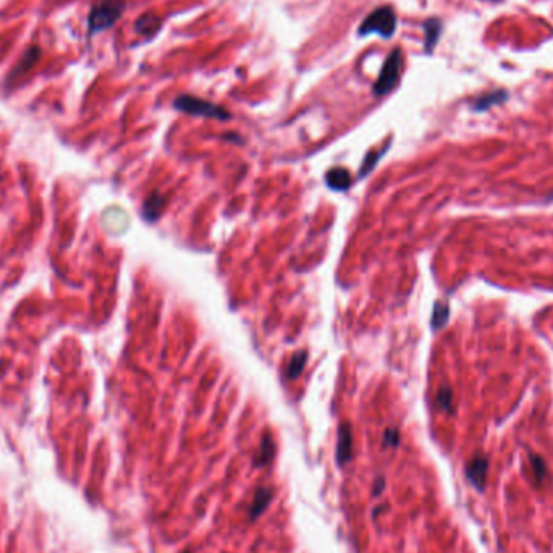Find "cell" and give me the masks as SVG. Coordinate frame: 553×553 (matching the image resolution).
<instances>
[{
  "instance_id": "1",
  "label": "cell",
  "mask_w": 553,
  "mask_h": 553,
  "mask_svg": "<svg viewBox=\"0 0 553 553\" xmlns=\"http://www.w3.org/2000/svg\"><path fill=\"white\" fill-rule=\"evenodd\" d=\"M126 10L125 0H96L87 15V36L107 31L123 17Z\"/></svg>"
},
{
  "instance_id": "2",
  "label": "cell",
  "mask_w": 553,
  "mask_h": 553,
  "mask_svg": "<svg viewBox=\"0 0 553 553\" xmlns=\"http://www.w3.org/2000/svg\"><path fill=\"white\" fill-rule=\"evenodd\" d=\"M396 31V13L392 7H378L364 18L359 26V36H369V34H378L383 39H390Z\"/></svg>"
},
{
  "instance_id": "3",
  "label": "cell",
  "mask_w": 553,
  "mask_h": 553,
  "mask_svg": "<svg viewBox=\"0 0 553 553\" xmlns=\"http://www.w3.org/2000/svg\"><path fill=\"white\" fill-rule=\"evenodd\" d=\"M173 107L188 115L206 116V119H216V120H230V114H228L223 107L189 94L178 96L177 99L173 100Z\"/></svg>"
},
{
  "instance_id": "4",
  "label": "cell",
  "mask_w": 553,
  "mask_h": 553,
  "mask_svg": "<svg viewBox=\"0 0 553 553\" xmlns=\"http://www.w3.org/2000/svg\"><path fill=\"white\" fill-rule=\"evenodd\" d=\"M401 67H403L401 51L400 49H395V51L387 57V60L383 62L380 75H378L376 85H374V94L385 96L388 92L395 89L398 81H400Z\"/></svg>"
},
{
  "instance_id": "5",
  "label": "cell",
  "mask_w": 553,
  "mask_h": 553,
  "mask_svg": "<svg viewBox=\"0 0 553 553\" xmlns=\"http://www.w3.org/2000/svg\"><path fill=\"white\" fill-rule=\"evenodd\" d=\"M41 57H42L41 47H39V46H29L26 51H24L23 55L19 57V60L17 62V65H15L12 70H10L7 78H5L3 89H10V87H12L15 82L26 76L28 73L37 65L39 60H41Z\"/></svg>"
},
{
  "instance_id": "6",
  "label": "cell",
  "mask_w": 553,
  "mask_h": 553,
  "mask_svg": "<svg viewBox=\"0 0 553 553\" xmlns=\"http://www.w3.org/2000/svg\"><path fill=\"white\" fill-rule=\"evenodd\" d=\"M487 469H489V461L485 456H475V458L468 464L466 474H468V479L471 480V484H473L475 489H479V490L484 489Z\"/></svg>"
},
{
  "instance_id": "7",
  "label": "cell",
  "mask_w": 553,
  "mask_h": 553,
  "mask_svg": "<svg viewBox=\"0 0 553 553\" xmlns=\"http://www.w3.org/2000/svg\"><path fill=\"white\" fill-rule=\"evenodd\" d=\"M325 183L328 184L330 189H335V191H344V189L351 186L353 178L346 168L335 167L330 168L327 175H325Z\"/></svg>"
},
{
  "instance_id": "8",
  "label": "cell",
  "mask_w": 553,
  "mask_h": 553,
  "mask_svg": "<svg viewBox=\"0 0 553 553\" xmlns=\"http://www.w3.org/2000/svg\"><path fill=\"white\" fill-rule=\"evenodd\" d=\"M162 24H160V19L157 15L154 13H144L134 21V31L139 34V36L144 37H154L155 34L159 33V29Z\"/></svg>"
},
{
  "instance_id": "9",
  "label": "cell",
  "mask_w": 553,
  "mask_h": 553,
  "mask_svg": "<svg viewBox=\"0 0 553 553\" xmlns=\"http://www.w3.org/2000/svg\"><path fill=\"white\" fill-rule=\"evenodd\" d=\"M165 206V196L160 193H152L143 204V216L146 220L154 222L160 216Z\"/></svg>"
},
{
  "instance_id": "10",
  "label": "cell",
  "mask_w": 553,
  "mask_h": 553,
  "mask_svg": "<svg viewBox=\"0 0 553 553\" xmlns=\"http://www.w3.org/2000/svg\"><path fill=\"white\" fill-rule=\"evenodd\" d=\"M425 31V52L434 51L437 41H439L441 33V21L439 18H430L424 23Z\"/></svg>"
},
{
  "instance_id": "11",
  "label": "cell",
  "mask_w": 553,
  "mask_h": 553,
  "mask_svg": "<svg viewBox=\"0 0 553 553\" xmlns=\"http://www.w3.org/2000/svg\"><path fill=\"white\" fill-rule=\"evenodd\" d=\"M306 361H308V353L306 351H298L296 354H293V358L290 359L288 367H286V377H288L290 380H296V378L301 376V372H303Z\"/></svg>"
},
{
  "instance_id": "12",
  "label": "cell",
  "mask_w": 553,
  "mask_h": 553,
  "mask_svg": "<svg viewBox=\"0 0 553 553\" xmlns=\"http://www.w3.org/2000/svg\"><path fill=\"white\" fill-rule=\"evenodd\" d=\"M508 94L504 91H495L490 92V94H485L482 97H479L474 104V110H485L489 107H492L495 104H500V102L507 100Z\"/></svg>"
},
{
  "instance_id": "13",
  "label": "cell",
  "mask_w": 553,
  "mask_h": 553,
  "mask_svg": "<svg viewBox=\"0 0 553 553\" xmlns=\"http://www.w3.org/2000/svg\"><path fill=\"white\" fill-rule=\"evenodd\" d=\"M448 314H450L448 306L444 303H435L434 313H432V327L434 328L444 327L446 320H448Z\"/></svg>"
},
{
  "instance_id": "14",
  "label": "cell",
  "mask_w": 553,
  "mask_h": 553,
  "mask_svg": "<svg viewBox=\"0 0 553 553\" xmlns=\"http://www.w3.org/2000/svg\"><path fill=\"white\" fill-rule=\"evenodd\" d=\"M437 403L441 410L451 411L453 410V393L448 387H441L439 390V395H437Z\"/></svg>"
},
{
  "instance_id": "15",
  "label": "cell",
  "mask_w": 553,
  "mask_h": 553,
  "mask_svg": "<svg viewBox=\"0 0 553 553\" xmlns=\"http://www.w3.org/2000/svg\"><path fill=\"white\" fill-rule=\"evenodd\" d=\"M380 155H382L380 150H376V152H369L366 160H364L361 173H359V175H361V177H364V175H366L367 172H371V170L374 168V165L377 164V160L380 159Z\"/></svg>"
},
{
  "instance_id": "16",
  "label": "cell",
  "mask_w": 553,
  "mask_h": 553,
  "mask_svg": "<svg viewBox=\"0 0 553 553\" xmlns=\"http://www.w3.org/2000/svg\"><path fill=\"white\" fill-rule=\"evenodd\" d=\"M531 463H532L534 473H536V477L538 480H542L543 477H545V464H543V461L538 458V456H532Z\"/></svg>"
}]
</instances>
